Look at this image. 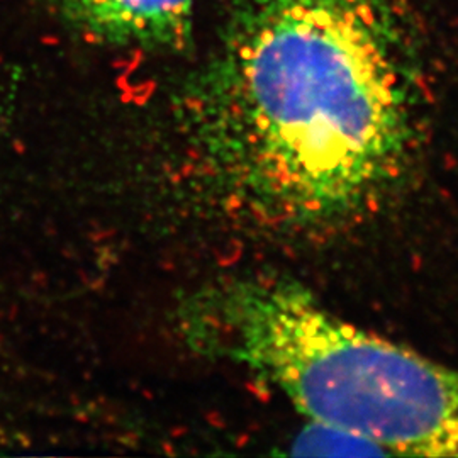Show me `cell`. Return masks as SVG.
I'll use <instances>...</instances> for the list:
<instances>
[{"mask_svg":"<svg viewBox=\"0 0 458 458\" xmlns=\"http://www.w3.org/2000/svg\"><path fill=\"white\" fill-rule=\"evenodd\" d=\"M197 0H60L65 16L90 38L114 47L182 48Z\"/></svg>","mask_w":458,"mask_h":458,"instance_id":"obj_3","label":"cell"},{"mask_svg":"<svg viewBox=\"0 0 458 458\" xmlns=\"http://www.w3.org/2000/svg\"><path fill=\"white\" fill-rule=\"evenodd\" d=\"M192 350L378 455L458 457V370L329 311L291 278L211 282L177 308Z\"/></svg>","mask_w":458,"mask_h":458,"instance_id":"obj_2","label":"cell"},{"mask_svg":"<svg viewBox=\"0 0 458 458\" xmlns=\"http://www.w3.org/2000/svg\"><path fill=\"white\" fill-rule=\"evenodd\" d=\"M414 38L401 0H234L177 100L194 189L276 225L359 211L410 138Z\"/></svg>","mask_w":458,"mask_h":458,"instance_id":"obj_1","label":"cell"}]
</instances>
